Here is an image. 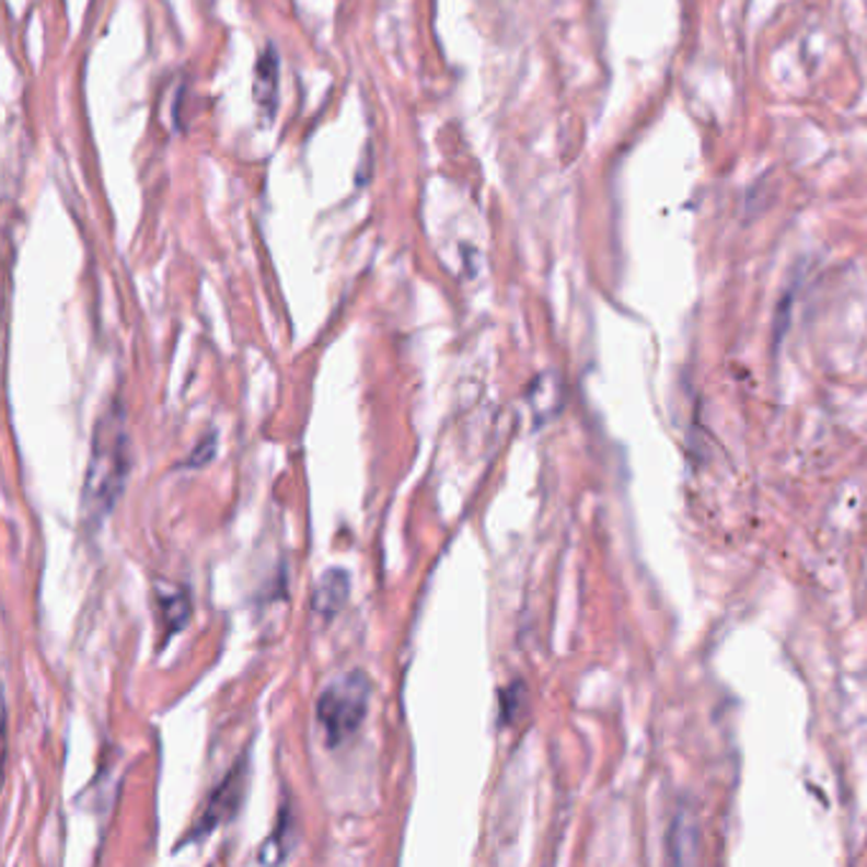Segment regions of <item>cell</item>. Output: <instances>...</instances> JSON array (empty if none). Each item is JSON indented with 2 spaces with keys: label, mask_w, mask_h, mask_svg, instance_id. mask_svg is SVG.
<instances>
[{
  "label": "cell",
  "mask_w": 867,
  "mask_h": 867,
  "mask_svg": "<svg viewBox=\"0 0 867 867\" xmlns=\"http://www.w3.org/2000/svg\"><path fill=\"white\" fill-rule=\"evenodd\" d=\"M697 845H700L697 822L687 814V811H680L672 822V830H669V860L677 865L695 863Z\"/></svg>",
  "instance_id": "cell-5"
},
{
  "label": "cell",
  "mask_w": 867,
  "mask_h": 867,
  "mask_svg": "<svg viewBox=\"0 0 867 867\" xmlns=\"http://www.w3.org/2000/svg\"><path fill=\"white\" fill-rule=\"evenodd\" d=\"M524 697V687L522 682H515L509 690L501 692V725H507L515 720V713L519 707V700Z\"/></svg>",
  "instance_id": "cell-9"
},
{
  "label": "cell",
  "mask_w": 867,
  "mask_h": 867,
  "mask_svg": "<svg viewBox=\"0 0 867 867\" xmlns=\"http://www.w3.org/2000/svg\"><path fill=\"white\" fill-rule=\"evenodd\" d=\"M369 700H372V680L361 669H351L326 684L315 703V720L328 748L344 745L361 728L369 713Z\"/></svg>",
  "instance_id": "cell-2"
},
{
  "label": "cell",
  "mask_w": 867,
  "mask_h": 867,
  "mask_svg": "<svg viewBox=\"0 0 867 867\" xmlns=\"http://www.w3.org/2000/svg\"><path fill=\"white\" fill-rule=\"evenodd\" d=\"M158 605H161L165 641H169L173 634L186 628L188 619H192V598H188L186 590H173V593H163L158 598Z\"/></svg>",
  "instance_id": "cell-7"
},
{
  "label": "cell",
  "mask_w": 867,
  "mask_h": 867,
  "mask_svg": "<svg viewBox=\"0 0 867 867\" xmlns=\"http://www.w3.org/2000/svg\"><path fill=\"white\" fill-rule=\"evenodd\" d=\"M215 451H217V440H215V436H209L207 440H201L199 448H196L192 455H188L186 466H201V463H209Z\"/></svg>",
  "instance_id": "cell-10"
},
{
  "label": "cell",
  "mask_w": 867,
  "mask_h": 867,
  "mask_svg": "<svg viewBox=\"0 0 867 867\" xmlns=\"http://www.w3.org/2000/svg\"><path fill=\"white\" fill-rule=\"evenodd\" d=\"M293 834H296L293 814H290L288 807H282L273 834L263 842V845H259L257 863H267V865L286 863L290 853H293Z\"/></svg>",
  "instance_id": "cell-6"
},
{
  "label": "cell",
  "mask_w": 867,
  "mask_h": 867,
  "mask_svg": "<svg viewBox=\"0 0 867 867\" xmlns=\"http://www.w3.org/2000/svg\"><path fill=\"white\" fill-rule=\"evenodd\" d=\"M255 97L263 107H275L278 102V57L275 49H267L257 65L255 77Z\"/></svg>",
  "instance_id": "cell-8"
},
{
  "label": "cell",
  "mask_w": 867,
  "mask_h": 867,
  "mask_svg": "<svg viewBox=\"0 0 867 867\" xmlns=\"http://www.w3.org/2000/svg\"><path fill=\"white\" fill-rule=\"evenodd\" d=\"M247 784H250V753H244L236 759L234 766L227 771L222 784L209 794V799L201 809V817L196 819L192 832L178 842L176 849H181L184 845H199V842L209 840L219 826L230 824L232 819L240 814L244 796H247Z\"/></svg>",
  "instance_id": "cell-3"
},
{
  "label": "cell",
  "mask_w": 867,
  "mask_h": 867,
  "mask_svg": "<svg viewBox=\"0 0 867 867\" xmlns=\"http://www.w3.org/2000/svg\"><path fill=\"white\" fill-rule=\"evenodd\" d=\"M125 420V405L115 400L94 425L90 466L82 486V522L92 530L105 524L128 484L130 436Z\"/></svg>",
  "instance_id": "cell-1"
},
{
  "label": "cell",
  "mask_w": 867,
  "mask_h": 867,
  "mask_svg": "<svg viewBox=\"0 0 867 867\" xmlns=\"http://www.w3.org/2000/svg\"><path fill=\"white\" fill-rule=\"evenodd\" d=\"M349 573L342 570V567H331V570L321 575L319 586L313 590V611L326 621L338 616L346 601H349Z\"/></svg>",
  "instance_id": "cell-4"
}]
</instances>
